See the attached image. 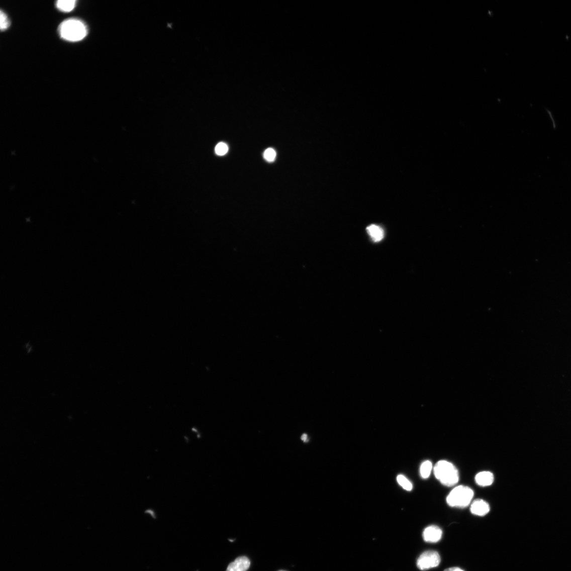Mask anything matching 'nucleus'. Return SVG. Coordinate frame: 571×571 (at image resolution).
Masks as SVG:
<instances>
[{
    "mask_svg": "<svg viewBox=\"0 0 571 571\" xmlns=\"http://www.w3.org/2000/svg\"><path fill=\"white\" fill-rule=\"evenodd\" d=\"M59 33L61 37L69 42H78L86 37L87 29L80 20L69 19L60 24Z\"/></svg>",
    "mask_w": 571,
    "mask_h": 571,
    "instance_id": "obj_1",
    "label": "nucleus"
},
{
    "mask_svg": "<svg viewBox=\"0 0 571 571\" xmlns=\"http://www.w3.org/2000/svg\"><path fill=\"white\" fill-rule=\"evenodd\" d=\"M434 473L437 480L447 487L455 485L459 480L457 469L447 461H438L434 467Z\"/></svg>",
    "mask_w": 571,
    "mask_h": 571,
    "instance_id": "obj_2",
    "label": "nucleus"
},
{
    "mask_svg": "<svg viewBox=\"0 0 571 571\" xmlns=\"http://www.w3.org/2000/svg\"><path fill=\"white\" fill-rule=\"evenodd\" d=\"M474 496L470 488L459 486L454 488L448 495L446 502L452 507L464 508L470 504Z\"/></svg>",
    "mask_w": 571,
    "mask_h": 571,
    "instance_id": "obj_3",
    "label": "nucleus"
},
{
    "mask_svg": "<svg viewBox=\"0 0 571 571\" xmlns=\"http://www.w3.org/2000/svg\"><path fill=\"white\" fill-rule=\"evenodd\" d=\"M441 557L434 550H428L421 555L417 560V566L420 569L424 570L435 567L440 564Z\"/></svg>",
    "mask_w": 571,
    "mask_h": 571,
    "instance_id": "obj_4",
    "label": "nucleus"
},
{
    "mask_svg": "<svg viewBox=\"0 0 571 571\" xmlns=\"http://www.w3.org/2000/svg\"><path fill=\"white\" fill-rule=\"evenodd\" d=\"M442 529L437 526L432 525L426 528L423 532V538L426 542L436 543L441 539Z\"/></svg>",
    "mask_w": 571,
    "mask_h": 571,
    "instance_id": "obj_5",
    "label": "nucleus"
},
{
    "mask_svg": "<svg viewBox=\"0 0 571 571\" xmlns=\"http://www.w3.org/2000/svg\"><path fill=\"white\" fill-rule=\"evenodd\" d=\"M490 506L483 499H477L471 506V513L477 516H484L490 512Z\"/></svg>",
    "mask_w": 571,
    "mask_h": 571,
    "instance_id": "obj_6",
    "label": "nucleus"
},
{
    "mask_svg": "<svg viewBox=\"0 0 571 571\" xmlns=\"http://www.w3.org/2000/svg\"><path fill=\"white\" fill-rule=\"evenodd\" d=\"M250 565V561L248 557L240 556L229 565L226 571H247Z\"/></svg>",
    "mask_w": 571,
    "mask_h": 571,
    "instance_id": "obj_7",
    "label": "nucleus"
},
{
    "mask_svg": "<svg viewBox=\"0 0 571 571\" xmlns=\"http://www.w3.org/2000/svg\"><path fill=\"white\" fill-rule=\"evenodd\" d=\"M476 483L482 487L491 486L494 481L493 474L489 471H483L478 473L475 478Z\"/></svg>",
    "mask_w": 571,
    "mask_h": 571,
    "instance_id": "obj_8",
    "label": "nucleus"
},
{
    "mask_svg": "<svg viewBox=\"0 0 571 571\" xmlns=\"http://www.w3.org/2000/svg\"><path fill=\"white\" fill-rule=\"evenodd\" d=\"M366 231L372 240L374 242H379L384 238V231L378 226L372 224V225L367 227Z\"/></svg>",
    "mask_w": 571,
    "mask_h": 571,
    "instance_id": "obj_9",
    "label": "nucleus"
},
{
    "mask_svg": "<svg viewBox=\"0 0 571 571\" xmlns=\"http://www.w3.org/2000/svg\"><path fill=\"white\" fill-rule=\"evenodd\" d=\"M75 0H58L56 2L57 8L61 12L68 13L72 11L76 6Z\"/></svg>",
    "mask_w": 571,
    "mask_h": 571,
    "instance_id": "obj_10",
    "label": "nucleus"
},
{
    "mask_svg": "<svg viewBox=\"0 0 571 571\" xmlns=\"http://www.w3.org/2000/svg\"><path fill=\"white\" fill-rule=\"evenodd\" d=\"M432 463L430 461L424 462L420 467V473L422 478L427 479L430 477L432 470Z\"/></svg>",
    "mask_w": 571,
    "mask_h": 571,
    "instance_id": "obj_11",
    "label": "nucleus"
},
{
    "mask_svg": "<svg viewBox=\"0 0 571 571\" xmlns=\"http://www.w3.org/2000/svg\"><path fill=\"white\" fill-rule=\"evenodd\" d=\"M398 483L405 490L407 491H411L413 489V485L411 482L403 475H399L397 478Z\"/></svg>",
    "mask_w": 571,
    "mask_h": 571,
    "instance_id": "obj_12",
    "label": "nucleus"
},
{
    "mask_svg": "<svg viewBox=\"0 0 571 571\" xmlns=\"http://www.w3.org/2000/svg\"><path fill=\"white\" fill-rule=\"evenodd\" d=\"M10 26L9 20L6 14L1 10L0 12V28L4 31L8 28Z\"/></svg>",
    "mask_w": 571,
    "mask_h": 571,
    "instance_id": "obj_13",
    "label": "nucleus"
},
{
    "mask_svg": "<svg viewBox=\"0 0 571 571\" xmlns=\"http://www.w3.org/2000/svg\"><path fill=\"white\" fill-rule=\"evenodd\" d=\"M265 159L269 162H272L276 157V152L272 148H268L265 150L263 154Z\"/></svg>",
    "mask_w": 571,
    "mask_h": 571,
    "instance_id": "obj_14",
    "label": "nucleus"
},
{
    "mask_svg": "<svg viewBox=\"0 0 571 571\" xmlns=\"http://www.w3.org/2000/svg\"><path fill=\"white\" fill-rule=\"evenodd\" d=\"M228 149V147L226 144L220 142L216 147V152L219 156H223L227 154Z\"/></svg>",
    "mask_w": 571,
    "mask_h": 571,
    "instance_id": "obj_15",
    "label": "nucleus"
},
{
    "mask_svg": "<svg viewBox=\"0 0 571 571\" xmlns=\"http://www.w3.org/2000/svg\"><path fill=\"white\" fill-rule=\"evenodd\" d=\"M444 571H464L460 568L457 567H451L446 569Z\"/></svg>",
    "mask_w": 571,
    "mask_h": 571,
    "instance_id": "obj_16",
    "label": "nucleus"
},
{
    "mask_svg": "<svg viewBox=\"0 0 571 571\" xmlns=\"http://www.w3.org/2000/svg\"><path fill=\"white\" fill-rule=\"evenodd\" d=\"M301 439H302V440L303 441H304V442H308V441H309V439H308V435H307V434H303V435L302 436V437H301Z\"/></svg>",
    "mask_w": 571,
    "mask_h": 571,
    "instance_id": "obj_17",
    "label": "nucleus"
},
{
    "mask_svg": "<svg viewBox=\"0 0 571 571\" xmlns=\"http://www.w3.org/2000/svg\"><path fill=\"white\" fill-rule=\"evenodd\" d=\"M279 571H285V570H279Z\"/></svg>",
    "mask_w": 571,
    "mask_h": 571,
    "instance_id": "obj_18",
    "label": "nucleus"
}]
</instances>
